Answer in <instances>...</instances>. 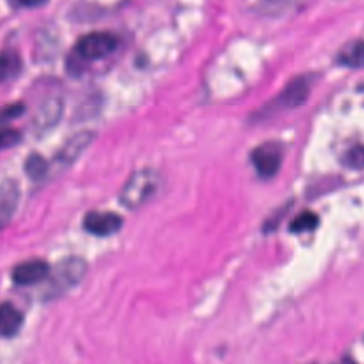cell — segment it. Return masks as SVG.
Wrapping results in <instances>:
<instances>
[{
	"mask_svg": "<svg viewBox=\"0 0 364 364\" xmlns=\"http://www.w3.org/2000/svg\"><path fill=\"white\" fill-rule=\"evenodd\" d=\"M158 185V175L151 169L134 172L119 192V202L128 209H136L144 205L154 193Z\"/></svg>",
	"mask_w": 364,
	"mask_h": 364,
	"instance_id": "cell-1",
	"label": "cell"
},
{
	"mask_svg": "<svg viewBox=\"0 0 364 364\" xmlns=\"http://www.w3.org/2000/svg\"><path fill=\"white\" fill-rule=\"evenodd\" d=\"M117 37L107 31H94L82 36L77 43V53L84 60H100L117 47Z\"/></svg>",
	"mask_w": 364,
	"mask_h": 364,
	"instance_id": "cell-2",
	"label": "cell"
},
{
	"mask_svg": "<svg viewBox=\"0 0 364 364\" xmlns=\"http://www.w3.org/2000/svg\"><path fill=\"white\" fill-rule=\"evenodd\" d=\"M252 162L262 178H272L282 165V148L274 142L259 145L252 152Z\"/></svg>",
	"mask_w": 364,
	"mask_h": 364,
	"instance_id": "cell-3",
	"label": "cell"
},
{
	"mask_svg": "<svg viewBox=\"0 0 364 364\" xmlns=\"http://www.w3.org/2000/svg\"><path fill=\"white\" fill-rule=\"evenodd\" d=\"M122 226V218L114 212L91 210L84 218V228L95 236H109Z\"/></svg>",
	"mask_w": 364,
	"mask_h": 364,
	"instance_id": "cell-4",
	"label": "cell"
},
{
	"mask_svg": "<svg viewBox=\"0 0 364 364\" xmlns=\"http://www.w3.org/2000/svg\"><path fill=\"white\" fill-rule=\"evenodd\" d=\"M50 274V266L44 260H28L13 269V282L20 286H30L43 282Z\"/></svg>",
	"mask_w": 364,
	"mask_h": 364,
	"instance_id": "cell-5",
	"label": "cell"
},
{
	"mask_svg": "<svg viewBox=\"0 0 364 364\" xmlns=\"http://www.w3.org/2000/svg\"><path fill=\"white\" fill-rule=\"evenodd\" d=\"M18 185L14 181L7 179L0 183V230L13 218L18 205Z\"/></svg>",
	"mask_w": 364,
	"mask_h": 364,
	"instance_id": "cell-6",
	"label": "cell"
},
{
	"mask_svg": "<svg viewBox=\"0 0 364 364\" xmlns=\"http://www.w3.org/2000/svg\"><path fill=\"white\" fill-rule=\"evenodd\" d=\"M85 273V263L81 259H68L58 264L54 276L57 287H68L78 283Z\"/></svg>",
	"mask_w": 364,
	"mask_h": 364,
	"instance_id": "cell-7",
	"label": "cell"
},
{
	"mask_svg": "<svg viewBox=\"0 0 364 364\" xmlns=\"http://www.w3.org/2000/svg\"><path fill=\"white\" fill-rule=\"evenodd\" d=\"M309 95V84L304 78H294L287 87L279 94L276 104L277 107H297L306 101Z\"/></svg>",
	"mask_w": 364,
	"mask_h": 364,
	"instance_id": "cell-8",
	"label": "cell"
},
{
	"mask_svg": "<svg viewBox=\"0 0 364 364\" xmlns=\"http://www.w3.org/2000/svg\"><path fill=\"white\" fill-rule=\"evenodd\" d=\"M23 323L21 313L10 303L0 304V337L16 334Z\"/></svg>",
	"mask_w": 364,
	"mask_h": 364,
	"instance_id": "cell-9",
	"label": "cell"
},
{
	"mask_svg": "<svg viewBox=\"0 0 364 364\" xmlns=\"http://www.w3.org/2000/svg\"><path fill=\"white\" fill-rule=\"evenodd\" d=\"M91 139H92V134L88 132V131L75 134V135H74L73 138H70V139L67 141V144L63 146V149L60 151L58 159L63 161L64 164L73 162V161L90 145Z\"/></svg>",
	"mask_w": 364,
	"mask_h": 364,
	"instance_id": "cell-10",
	"label": "cell"
},
{
	"mask_svg": "<svg viewBox=\"0 0 364 364\" xmlns=\"http://www.w3.org/2000/svg\"><path fill=\"white\" fill-rule=\"evenodd\" d=\"M318 225V216L311 210H304L299 213L291 222H290V230L294 233H301L307 230H313Z\"/></svg>",
	"mask_w": 364,
	"mask_h": 364,
	"instance_id": "cell-11",
	"label": "cell"
},
{
	"mask_svg": "<svg viewBox=\"0 0 364 364\" xmlns=\"http://www.w3.org/2000/svg\"><path fill=\"white\" fill-rule=\"evenodd\" d=\"M61 109L63 108H61V104L58 100L48 101L44 107H41L38 117H37V124L41 127L53 125L55 121H58Z\"/></svg>",
	"mask_w": 364,
	"mask_h": 364,
	"instance_id": "cell-12",
	"label": "cell"
},
{
	"mask_svg": "<svg viewBox=\"0 0 364 364\" xmlns=\"http://www.w3.org/2000/svg\"><path fill=\"white\" fill-rule=\"evenodd\" d=\"M47 169H48V164H47V161L40 154H31L26 159L24 171L34 181L41 179L46 175Z\"/></svg>",
	"mask_w": 364,
	"mask_h": 364,
	"instance_id": "cell-13",
	"label": "cell"
},
{
	"mask_svg": "<svg viewBox=\"0 0 364 364\" xmlns=\"http://www.w3.org/2000/svg\"><path fill=\"white\" fill-rule=\"evenodd\" d=\"M340 61L343 64H347V65H351V67H360L361 61H363V46H361V41H355L354 44L350 46V48L341 51Z\"/></svg>",
	"mask_w": 364,
	"mask_h": 364,
	"instance_id": "cell-14",
	"label": "cell"
},
{
	"mask_svg": "<svg viewBox=\"0 0 364 364\" xmlns=\"http://www.w3.org/2000/svg\"><path fill=\"white\" fill-rule=\"evenodd\" d=\"M21 138V134L17 129H1L0 131V149L10 148L16 145Z\"/></svg>",
	"mask_w": 364,
	"mask_h": 364,
	"instance_id": "cell-15",
	"label": "cell"
},
{
	"mask_svg": "<svg viewBox=\"0 0 364 364\" xmlns=\"http://www.w3.org/2000/svg\"><path fill=\"white\" fill-rule=\"evenodd\" d=\"M24 111V105L23 104H11V105H7L4 108L0 109V122L3 121H9L10 118H16L18 115H21Z\"/></svg>",
	"mask_w": 364,
	"mask_h": 364,
	"instance_id": "cell-16",
	"label": "cell"
},
{
	"mask_svg": "<svg viewBox=\"0 0 364 364\" xmlns=\"http://www.w3.org/2000/svg\"><path fill=\"white\" fill-rule=\"evenodd\" d=\"M13 67H14L13 58H10L6 54H1L0 55V82L7 78V75L13 71Z\"/></svg>",
	"mask_w": 364,
	"mask_h": 364,
	"instance_id": "cell-17",
	"label": "cell"
},
{
	"mask_svg": "<svg viewBox=\"0 0 364 364\" xmlns=\"http://www.w3.org/2000/svg\"><path fill=\"white\" fill-rule=\"evenodd\" d=\"M347 158H348V164H350L351 166H354V168H361V165H363V149H361V146L358 145V146H355L354 149H351V151L348 152Z\"/></svg>",
	"mask_w": 364,
	"mask_h": 364,
	"instance_id": "cell-18",
	"label": "cell"
},
{
	"mask_svg": "<svg viewBox=\"0 0 364 364\" xmlns=\"http://www.w3.org/2000/svg\"><path fill=\"white\" fill-rule=\"evenodd\" d=\"M17 1L23 6H38V4H43L47 0H17Z\"/></svg>",
	"mask_w": 364,
	"mask_h": 364,
	"instance_id": "cell-19",
	"label": "cell"
}]
</instances>
